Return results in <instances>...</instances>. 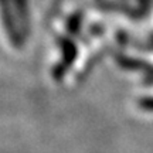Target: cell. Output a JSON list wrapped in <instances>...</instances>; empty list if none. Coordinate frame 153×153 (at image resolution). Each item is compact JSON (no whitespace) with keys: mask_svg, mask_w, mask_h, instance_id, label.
Masks as SVG:
<instances>
[{"mask_svg":"<svg viewBox=\"0 0 153 153\" xmlns=\"http://www.w3.org/2000/svg\"><path fill=\"white\" fill-rule=\"evenodd\" d=\"M139 105L140 108L145 111H150L153 112V98H143L139 101Z\"/></svg>","mask_w":153,"mask_h":153,"instance_id":"1","label":"cell"}]
</instances>
